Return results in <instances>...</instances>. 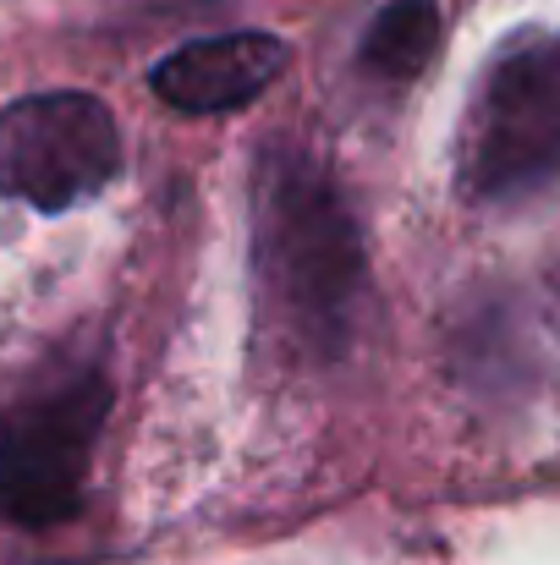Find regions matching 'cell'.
I'll return each mask as SVG.
<instances>
[{
    "mask_svg": "<svg viewBox=\"0 0 560 565\" xmlns=\"http://www.w3.org/2000/svg\"><path fill=\"white\" fill-rule=\"evenodd\" d=\"M253 291L281 352L336 363L352 347L369 291L363 231L336 177L297 143L253 160Z\"/></svg>",
    "mask_w": 560,
    "mask_h": 565,
    "instance_id": "6da1fadb",
    "label": "cell"
},
{
    "mask_svg": "<svg viewBox=\"0 0 560 565\" xmlns=\"http://www.w3.org/2000/svg\"><path fill=\"white\" fill-rule=\"evenodd\" d=\"M462 182L478 203H522L560 182V33L495 50L462 127Z\"/></svg>",
    "mask_w": 560,
    "mask_h": 565,
    "instance_id": "7a4b0ae2",
    "label": "cell"
},
{
    "mask_svg": "<svg viewBox=\"0 0 560 565\" xmlns=\"http://www.w3.org/2000/svg\"><path fill=\"white\" fill-rule=\"evenodd\" d=\"M110 412V384L72 374L55 390L22 401L0 423V522L6 527H61L83 505L94 445Z\"/></svg>",
    "mask_w": 560,
    "mask_h": 565,
    "instance_id": "3957f363",
    "label": "cell"
},
{
    "mask_svg": "<svg viewBox=\"0 0 560 565\" xmlns=\"http://www.w3.org/2000/svg\"><path fill=\"white\" fill-rule=\"evenodd\" d=\"M116 171L121 132L105 99L83 88H50L0 110V198L61 214L99 198Z\"/></svg>",
    "mask_w": 560,
    "mask_h": 565,
    "instance_id": "277c9868",
    "label": "cell"
},
{
    "mask_svg": "<svg viewBox=\"0 0 560 565\" xmlns=\"http://www.w3.org/2000/svg\"><path fill=\"white\" fill-rule=\"evenodd\" d=\"M286 66H292L286 39L247 28V33H214V39H192L182 50H171L149 83L182 116H225V110L253 105Z\"/></svg>",
    "mask_w": 560,
    "mask_h": 565,
    "instance_id": "5b68a950",
    "label": "cell"
},
{
    "mask_svg": "<svg viewBox=\"0 0 560 565\" xmlns=\"http://www.w3.org/2000/svg\"><path fill=\"white\" fill-rule=\"evenodd\" d=\"M440 44V6L434 0H384L363 33V72L379 83H406L434 61Z\"/></svg>",
    "mask_w": 560,
    "mask_h": 565,
    "instance_id": "8992f818",
    "label": "cell"
}]
</instances>
